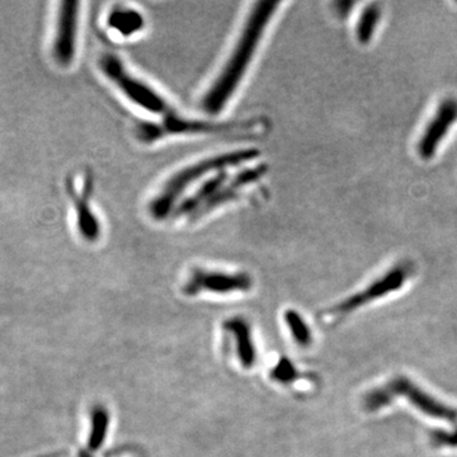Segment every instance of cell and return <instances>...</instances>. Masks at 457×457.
<instances>
[{
	"label": "cell",
	"mask_w": 457,
	"mask_h": 457,
	"mask_svg": "<svg viewBox=\"0 0 457 457\" xmlns=\"http://www.w3.org/2000/svg\"><path fill=\"white\" fill-rule=\"evenodd\" d=\"M280 6V1L272 0L253 4L226 62L201 99V109L206 114L216 116L231 101Z\"/></svg>",
	"instance_id": "1"
},
{
	"label": "cell",
	"mask_w": 457,
	"mask_h": 457,
	"mask_svg": "<svg viewBox=\"0 0 457 457\" xmlns=\"http://www.w3.org/2000/svg\"><path fill=\"white\" fill-rule=\"evenodd\" d=\"M260 150L257 148H241L226 151L217 155L204 158L201 160L188 164L169 175L155 193L148 201L146 210L149 216L155 221L172 219L177 206L187 196L188 189L197 187L199 182L205 181L211 175L223 170L243 168L257 162Z\"/></svg>",
	"instance_id": "2"
},
{
	"label": "cell",
	"mask_w": 457,
	"mask_h": 457,
	"mask_svg": "<svg viewBox=\"0 0 457 457\" xmlns=\"http://www.w3.org/2000/svg\"><path fill=\"white\" fill-rule=\"evenodd\" d=\"M267 173L268 165L265 163H258L255 165L223 170L211 175L182 199L172 219L185 220L187 223L197 221L212 211L236 201Z\"/></svg>",
	"instance_id": "3"
},
{
	"label": "cell",
	"mask_w": 457,
	"mask_h": 457,
	"mask_svg": "<svg viewBox=\"0 0 457 457\" xmlns=\"http://www.w3.org/2000/svg\"><path fill=\"white\" fill-rule=\"evenodd\" d=\"M260 122L257 120L235 121V122H211V121L188 119L175 111L158 117L157 120L138 122L133 127V135L138 143L144 145L157 144L162 140L178 136L199 135H244L258 130Z\"/></svg>",
	"instance_id": "4"
},
{
	"label": "cell",
	"mask_w": 457,
	"mask_h": 457,
	"mask_svg": "<svg viewBox=\"0 0 457 457\" xmlns=\"http://www.w3.org/2000/svg\"><path fill=\"white\" fill-rule=\"evenodd\" d=\"M98 67L103 77L138 109L157 117L172 112L168 101L155 88L135 75L117 55L111 53L101 55L98 57Z\"/></svg>",
	"instance_id": "5"
},
{
	"label": "cell",
	"mask_w": 457,
	"mask_h": 457,
	"mask_svg": "<svg viewBox=\"0 0 457 457\" xmlns=\"http://www.w3.org/2000/svg\"><path fill=\"white\" fill-rule=\"evenodd\" d=\"M397 395H403L415 408L434 418L450 422L457 419L456 410L446 407L445 404L439 403V400L426 394L418 386L410 382L409 380L403 378L394 379L382 387L370 391L365 397L363 407L368 412H373L391 403V400Z\"/></svg>",
	"instance_id": "6"
},
{
	"label": "cell",
	"mask_w": 457,
	"mask_h": 457,
	"mask_svg": "<svg viewBox=\"0 0 457 457\" xmlns=\"http://www.w3.org/2000/svg\"><path fill=\"white\" fill-rule=\"evenodd\" d=\"M253 287L252 277L247 272H228L193 267L182 285L186 296H230L246 294Z\"/></svg>",
	"instance_id": "7"
},
{
	"label": "cell",
	"mask_w": 457,
	"mask_h": 457,
	"mask_svg": "<svg viewBox=\"0 0 457 457\" xmlns=\"http://www.w3.org/2000/svg\"><path fill=\"white\" fill-rule=\"evenodd\" d=\"M413 273V265L409 262H402L394 265L390 271L385 273L384 276L380 277L379 280L373 281L368 287L357 292L353 296L348 297L347 300L342 301L337 307H331L326 310L324 315H321L323 321H334L337 318H341L344 314L351 313L358 307H363L370 301L376 300L382 296L387 295L400 289L404 283L408 281L410 275Z\"/></svg>",
	"instance_id": "8"
},
{
	"label": "cell",
	"mask_w": 457,
	"mask_h": 457,
	"mask_svg": "<svg viewBox=\"0 0 457 457\" xmlns=\"http://www.w3.org/2000/svg\"><path fill=\"white\" fill-rule=\"evenodd\" d=\"M457 125V98L446 96L436 106L417 141L418 157L429 162L439 154L441 146Z\"/></svg>",
	"instance_id": "9"
},
{
	"label": "cell",
	"mask_w": 457,
	"mask_h": 457,
	"mask_svg": "<svg viewBox=\"0 0 457 457\" xmlns=\"http://www.w3.org/2000/svg\"><path fill=\"white\" fill-rule=\"evenodd\" d=\"M93 186V175L89 172L67 180V193L74 206L77 230L87 243H96L102 235V225L92 206Z\"/></svg>",
	"instance_id": "10"
},
{
	"label": "cell",
	"mask_w": 457,
	"mask_h": 457,
	"mask_svg": "<svg viewBox=\"0 0 457 457\" xmlns=\"http://www.w3.org/2000/svg\"><path fill=\"white\" fill-rule=\"evenodd\" d=\"M79 1H61L55 27L53 56L59 67H70L77 55L79 28Z\"/></svg>",
	"instance_id": "11"
},
{
	"label": "cell",
	"mask_w": 457,
	"mask_h": 457,
	"mask_svg": "<svg viewBox=\"0 0 457 457\" xmlns=\"http://www.w3.org/2000/svg\"><path fill=\"white\" fill-rule=\"evenodd\" d=\"M145 24L144 14L131 6H114L106 16L107 28L122 38H131L141 33Z\"/></svg>",
	"instance_id": "12"
},
{
	"label": "cell",
	"mask_w": 457,
	"mask_h": 457,
	"mask_svg": "<svg viewBox=\"0 0 457 457\" xmlns=\"http://www.w3.org/2000/svg\"><path fill=\"white\" fill-rule=\"evenodd\" d=\"M224 329L233 344L231 348L236 361L243 368H250L255 362V348L253 346L252 336L247 323L236 318L226 321L224 324Z\"/></svg>",
	"instance_id": "13"
},
{
	"label": "cell",
	"mask_w": 457,
	"mask_h": 457,
	"mask_svg": "<svg viewBox=\"0 0 457 457\" xmlns=\"http://www.w3.org/2000/svg\"><path fill=\"white\" fill-rule=\"evenodd\" d=\"M381 16H382V12H381L380 4H370L362 12L357 26L355 27L356 37H357L358 43L362 45L371 43V40L375 36V32L378 30L380 22H381Z\"/></svg>",
	"instance_id": "14"
},
{
	"label": "cell",
	"mask_w": 457,
	"mask_h": 457,
	"mask_svg": "<svg viewBox=\"0 0 457 457\" xmlns=\"http://www.w3.org/2000/svg\"><path fill=\"white\" fill-rule=\"evenodd\" d=\"M107 427H109V413L104 408L98 407L93 412V431L84 452L85 456L99 448L101 444H103Z\"/></svg>",
	"instance_id": "15"
},
{
	"label": "cell",
	"mask_w": 457,
	"mask_h": 457,
	"mask_svg": "<svg viewBox=\"0 0 457 457\" xmlns=\"http://www.w3.org/2000/svg\"><path fill=\"white\" fill-rule=\"evenodd\" d=\"M286 321L289 324L290 331L292 333V337L296 342L302 347L307 346L312 341V334L307 328L304 320L301 319L300 314L296 312H287L286 313Z\"/></svg>",
	"instance_id": "16"
},
{
	"label": "cell",
	"mask_w": 457,
	"mask_h": 457,
	"mask_svg": "<svg viewBox=\"0 0 457 457\" xmlns=\"http://www.w3.org/2000/svg\"><path fill=\"white\" fill-rule=\"evenodd\" d=\"M272 379L276 380L281 384H290L291 381H295L299 373L296 371L292 365L287 360H281L272 370Z\"/></svg>",
	"instance_id": "17"
},
{
	"label": "cell",
	"mask_w": 457,
	"mask_h": 457,
	"mask_svg": "<svg viewBox=\"0 0 457 457\" xmlns=\"http://www.w3.org/2000/svg\"><path fill=\"white\" fill-rule=\"evenodd\" d=\"M432 441L434 445L437 446H448V447H455L457 446V429L453 432H436L432 436Z\"/></svg>",
	"instance_id": "18"
}]
</instances>
